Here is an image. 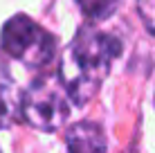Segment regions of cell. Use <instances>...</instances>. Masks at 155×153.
Instances as JSON below:
<instances>
[{
  "label": "cell",
  "instance_id": "6da1fadb",
  "mask_svg": "<svg viewBox=\"0 0 155 153\" xmlns=\"http://www.w3.org/2000/svg\"><path fill=\"white\" fill-rule=\"evenodd\" d=\"M119 50V41L110 34H104L94 27H83L77 32L72 43L63 52L58 77L77 106L88 104L97 95Z\"/></svg>",
  "mask_w": 155,
  "mask_h": 153
},
{
  "label": "cell",
  "instance_id": "7a4b0ae2",
  "mask_svg": "<svg viewBox=\"0 0 155 153\" xmlns=\"http://www.w3.org/2000/svg\"><path fill=\"white\" fill-rule=\"evenodd\" d=\"M0 47L12 59L25 63L27 68H43L52 61L56 52V41L29 16H14L0 32Z\"/></svg>",
  "mask_w": 155,
  "mask_h": 153
},
{
  "label": "cell",
  "instance_id": "3957f363",
  "mask_svg": "<svg viewBox=\"0 0 155 153\" xmlns=\"http://www.w3.org/2000/svg\"><path fill=\"white\" fill-rule=\"evenodd\" d=\"M70 101L72 99L61 79H38L23 95V117L27 119L29 126L52 133L68 122Z\"/></svg>",
  "mask_w": 155,
  "mask_h": 153
},
{
  "label": "cell",
  "instance_id": "277c9868",
  "mask_svg": "<svg viewBox=\"0 0 155 153\" xmlns=\"http://www.w3.org/2000/svg\"><path fill=\"white\" fill-rule=\"evenodd\" d=\"M68 153H106V135L94 122H79L65 133Z\"/></svg>",
  "mask_w": 155,
  "mask_h": 153
},
{
  "label": "cell",
  "instance_id": "5b68a950",
  "mask_svg": "<svg viewBox=\"0 0 155 153\" xmlns=\"http://www.w3.org/2000/svg\"><path fill=\"white\" fill-rule=\"evenodd\" d=\"M18 113H23V97L18 95L16 81L0 63V131L9 128V124L16 122Z\"/></svg>",
  "mask_w": 155,
  "mask_h": 153
},
{
  "label": "cell",
  "instance_id": "8992f818",
  "mask_svg": "<svg viewBox=\"0 0 155 153\" xmlns=\"http://www.w3.org/2000/svg\"><path fill=\"white\" fill-rule=\"evenodd\" d=\"M79 9L85 18L90 20H106L110 18L117 7H119V0H77Z\"/></svg>",
  "mask_w": 155,
  "mask_h": 153
},
{
  "label": "cell",
  "instance_id": "52a82bcc",
  "mask_svg": "<svg viewBox=\"0 0 155 153\" xmlns=\"http://www.w3.org/2000/svg\"><path fill=\"white\" fill-rule=\"evenodd\" d=\"M137 9L148 32L155 34V0H137Z\"/></svg>",
  "mask_w": 155,
  "mask_h": 153
}]
</instances>
